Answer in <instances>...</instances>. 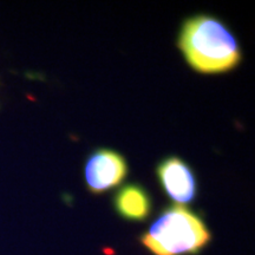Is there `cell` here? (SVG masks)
Listing matches in <instances>:
<instances>
[{
  "mask_svg": "<svg viewBox=\"0 0 255 255\" xmlns=\"http://www.w3.org/2000/svg\"><path fill=\"white\" fill-rule=\"evenodd\" d=\"M178 47L188 64L201 73L227 72L242 58L233 32L218 18L207 14L194 15L184 21Z\"/></svg>",
  "mask_w": 255,
  "mask_h": 255,
  "instance_id": "obj_1",
  "label": "cell"
},
{
  "mask_svg": "<svg viewBox=\"0 0 255 255\" xmlns=\"http://www.w3.org/2000/svg\"><path fill=\"white\" fill-rule=\"evenodd\" d=\"M154 255H196L212 240L200 215L181 205L162 210L139 238Z\"/></svg>",
  "mask_w": 255,
  "mask_h": 255,
  "instance_id": "obj_2",
  "label": "cell"
},
{
  "mask_svg": "<svg viewBox=\"0 0 255 255\" xmlns=\"http://www.w3.org/2000/svg\"><path fill=\"white\" fill-rule=\"evenodd\" d=\"M84 174L89 190L94 194H102L119 186L126 178L128 163L119 152L98 149L89 156Z\"/></svg>",
  "mask_w": 255,
  "mask_h": 255,
  "instance_id": "obj_3",
  "label": "cell"
},
{
  "mask_svg": "<svg viewBox=\"0 0 255 255\" xmlns=\"http://www.w3.org/2000/svg\"><path fill=\"white\" fill-rule=\"evenodd\" d=\"M157 177L165 194L174 202L190 203L195 200L197 183L194 171L183 159L171 156L157 165Z\"/></svg>",
  "mask_w": 255,
  "mask_h": 255,
  "instance_id": "obj_4",
  "label": "cell"
},
{
  "mask_svg": "<svg viewBox=\"0 0 255 255\" xmlns=\"http://www.w3.org/2000/svg\"><path fill=\"white\" fill-rule=\"evenodd\" d=\"M114 206L117 214L124 220L132 222L145 221L152 209L148 191L135 183L126 184L120 188L114 196Z\"/></svg>",
  "mask_w": 255,
  "mask_h": 255,
  "instance_id": "obj_5",
  "label": "cell"
}]
</instances>
